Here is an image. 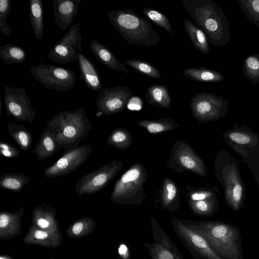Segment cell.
I'll list each match as a JSON object with an SVG mask.
<instances>
[{
  "label": "cell",
  "instance_id": "cell-1",
  "mask_svg": "<svg viewBox=\"0 0 259 259\" xmlns=\"http://www.w3.org/2000/svg\"><path fill=\"white\" fill-rule=\"evenodd\" d=\"M185 9L208 42L217 47L227 46L231 39L230 24L220 6L212 0H182Z\"/></svg>",
  "mask_w": 259,
  "mask_h": 259
},
{
  "label": "cell",
  "instance_id": "cell-2",
  "mask_svg": "<svg viewBox=\"0 0 259 259\" xmlns=\"http://www.w3.org/2000/svg\"><path fill=\"white\" fill-rule=\"evenodd\" d=\"M184 221L203 236L212 248L223 258H242L240 235L234 226L218 221Z\"/></svg>",
  "mask_w": 259,
  "mask_h": 259
},
{
  "label": "cell",
  "instance_id": "cell-3",
  "mask_svg": "<svg viewBox=\"0 0 259 259\" xmlns=\"http://www.w3.org/2000/svg\"><path fill=\"white\" fill-rule=\"evenodd\" d=\"M47 127L55 134L56 140L64 151L75 148L93 129L85 110H63L46 123Z\"/></svg>",
  "mask_w": 259,
  "mask_h": 259
},
{
  "label": "cell",
  "instance_id": "cell-4",
  "mask_svg": "<svg viewBox=\"0 0 259 259\" xmlns=\"http://www.w3.org/2000/svg\"><path fill=\"white\" fill-rule=\"evenodd\" d=\"M110 22L130 45L156 46L160 36L148 21L130 9H113L108 13Z\"/></svg>",
  "mask_w": 259,
  "mask_h": 259
},
{
  "label": "cell",
  "instance_id": "cell-5",
  "mask_svg": "<svg viewBox=\"0 0 259 259\" xmlns=\"http://www.w3.org/2000/svg\"><path fill=\"white\" fill-rule=\"evenodd\" d=\"M215 175L223 187L225 202L234 211L243 206L245 187L235 158L225 149L218 152L214 159Z\"/></svg>",
  "mask_w": 259,
  "mask_h": 259
},
{
  "label": "cell",
  "instance_id": "cell-6",
  "mask_svg": "<svg viewBox=\"0 0 259 259\" xmlns=\"http://www.w3.org/2000/svg\"><path fill=\"white\" fill-rule=\"evenodd\" d=\"M224 141L242 158L259 189V136L245 124H235L222 135Z\"/></svg>",
  "mask_w": 259,
  "mask_h": 259
},
{
  "label": "cell",
  "instance_id": "cell-7",
  "mask_svg": "<svg viewBox=\"0 0 259 259\" xmlns=\"http://www.w3.org/2000/svg\"><path fill=\"white\" fill-rule=\"evenodd\" d=\"M148 178L145 166L141 163H134L115 183L111 200L120 205L142 204L146 196L144 186Z\"/></svg>",
  "mask_w": 259,
  "mask_h": 259
},
{
  "label": "cell",
  "instance_id": "cell-8",
  "mask_svg": "<svg viewBox=\"0 0 259 259\" xmlns=\"http://www.w3.org/2000/svg\"><path fill=\"white\" fill-rule=\"evenodd\" d=\"M229 101L213 93H198L189 104L193 117L199 123L218 120L227 115Z\"/></svg>",
  "mask_w": 259,
  "mask_h": 259
},
{
  "label": "cell",
  "instance_id": "cell-9",
  "mask_svg": "<svg viewBox=\"0 0 259 259\" xmlns=\"http://www.w3.org/2000/svg\"><path fill=\"white\" fill-rule=\"evenodd\" d=\"M167 166L181 174L190 171L201 177L207 176V167L203 159L188 143L182 139L177 140L171 147Z\"/></svg>",
  "mask_w": 259,
  "mask_h": 259
},
{
  "label": "cell",
  "instance_id": "cell-10",
  "mask_svg": "<svg viewBox=\"0 0 259 259\" xmlns=\"http://www.w3.org/2000/svg\"><path fill=\"white\" fill-rule=\"evenodd\" d=\"M171 225L179 239L194 259H224L203 236L186 223L184 219L174 217Z\"/></svg>",
  "mask_w": 259,
  "mask_h": 259
},
{
  "label": "cell",
  "instance_id": "cell-11",
  "mask_svg": "<svg viewBox=\"0 0 259 259\" xmlns=\"http://www.w3.org/2000/svg\"><path fill=\"white\" fill-rule=\"evenodd\" d=\"M29 69L37 81L50 90L67 92L76 83L75 73L69 68L39 64Z\"/></svg>",
  "mask_w": 259,
  "mask_h": 259
},
{
  "label": "cell",
  "instance_id": "cell-12",
  "mask_svg": "<svg viewBox=\"0 0 259 259\" xmlns=\"http://www.w3.org/2000/svg\"><path fill=\"white\" fill-rule=\"evenodd\" d=\"M123 166L121 161L114 160L87 174L77 181L75 186L76 193L80 196L97 193L116 177Z\"/></svg>",
  "mask_w": 259,
  "mask_h": 259
},
{
  "label": "cell",
  "instance_id": "cell-13",
  "mask_svg": "<svg viewBox=\"0 0 259 259\" xmlns=\"http://www.w3.org/2000/svg\"><path fill=\"white\" fill-rule=\"evenodd\" d=\"M81 40V25L78 21L51 49L49 59L59 64L78 61L79 54L82 53Z\"/></svg>",
  "mask_w": 259,
  "mask_h": 259
},
{
  "label": "cell",
  "instance_id": "cell-14",
  "mask_svg": "<svg viewBox=\"0 0 259 259\" xmlns=\"http://www.w3.org/2000/svg\"><path fill=\"white\" fill-rule=\"evenodd\" d=\"M4 95L7 115L13 117L17 121L32 123L36 111L24 88L6 85Z\"/></svg>",
  "mask_w": 259,
  "mask_h": 259
},
{
  "label": "cell",
  "instance_id": "cell-15",
  "mask_svg": "<svg viewBox=\"0 0 259 259\" xmlns=\"http://www.w3.org/2000/svg\"><path fill=\"white\" fill-rule=\"evenodd\" d=\"M132 96V91L126 86L102 89L96 101L98 109L96 116H111L121 113L127 107Z\"/></svg>",
  "mask_w": 259,
  "mask_h": 259
},
{
  "label": "cell",
  "instance_id": "cell-16",
  "mask_svg": "<svg viewBox=\"0 0 259 259\" xmlns=\"http://www.w3.org/2000/svg\"><path fill=\"white\" fill-rule=\"evenodd\" d=\"M92 151L91 145L86 144L64 151L55 162L46 168L44 177L55 178L73 172L87 161Z\"/></svg>",
  "mask_w": 259,
  "mask_h": 259
},
{
  "label": "cell",
  "instance_id": "cell-17",
  "mask_svg": "<svg viewBox=\"0 0 259 259\" xmlns=\"http://www.w3.org/2000/svg\"><path fill=\"white\" fill-rule=\"evenodd\" d=\"M150 224L154 242H145L143 246L152 259H184L177 247L169 236L162 229L154 218L150 219Z\"/></svg>",
  "mask_w": 259,
  "mask_h": 259
},
{
  "label": "cell",
  "instance_id": "cell-18",
  "mask_svg": "<svg viewBox=\"0 0 259 259\" xmlns=\"http://www.w3.org/2000/svg\"><path fill=\"white\" fill-rule=\"evenodd\" d=\"M81 0H53L55 21L59 28L65 30L72 24Z\"/></svg>",
  "mask_w": 259,
  "mask_h": 259
},
{
  "label": "cell",
  "instance_id": "cell-19",
  "mask_svg": "<svg viewBox=\"0 0 259 259\" xmlns=\"http://www.w3.org/2000/svg\"><path fill=\"white\" fill-rule=\"evenodd\" d=\"M159 203L161 208L169 212L178 210L181 207L180 190L171 179L166 177L160 186Z\"/></svg>",
  "mask_w": 259,
  "mask_h": 259
},
{
  "label": "cell",
  "instance_id": "cell-20",
  "mask_svg": "<svg viewBox=\"0 0 259 259\" xmlns=\"http://www.w3.org/2000/svg\"><path fill=\"white\" fill-rule=\"evenodd\" d=\"M80 78L87 88L95 92L102 89V84L98 69L93 61L82 53L78 55V60Z\"/></svg>",
  "mask_w": 259,
  "mask_h": 259
},
{
  "label": "cell",
  "instance_id": "cell-21",
  "mask_svg": "<svg viewBox=\"0 0 259 259\" xmlns=\"http://www.w3.org/2000/svg\"><path fill=\"white\" fill-rule=\"evenodd\" d=\"M90 49L96 59L111 70L128 74L130 71L113 55L111 51L95 39L90 42Z\"/></svg>",
  "mask_w": 259,
  "mask_h": 259
},
{
  "label": "cell",
  "instance_id": "cell-22",
  "mask_svg": "<svg viewBox=\"0 0 259 259\" xmlns=\"http://www.w3.org/2000/svg\"><path fill=\"white\" fill-rule=\"evenodd\" d=\"M62 149L58 143L55 134L47 127L42 131L33 153L39 161L44 160Z\"/></svg>",
  "mask_w": 259,
  "mask_h": 259
},
{
  "label": "cell",
  "instance_id": "cell-23",
  "mask_svg": "<svg viewBox=\"0 0 259 259\" xmlns=\"http://www.w3.org/2000/svg\"><path fill=\"white\" fill-rule=\"evenodd\" d=\"M147 103L151 106L168 109L171 105L172 99L167 88L162 84H152L146 89Z\"/></svg>",
  "mask_w": 259,
  "mask_h": 259
},
{
  "label": "cell",
  "instance_id": "cell-24",
  "mask_svg": "<svg viewBox=\"0 0 259 259\" xmlns=\"http://www.w3.org/2000/svg\"><path fill=\"white\" fill-rule=\"evenodd\" d=\"M29 13L30 24L36 38H42L44 31V7L41 0H30Z\"/></svg>",
  "mask_w": 259,
  "mask_h": 259
},
{
  "label": "cell",
  "instance_id": "cell-25",
  "mask_svg": "<svg viewBox=\"0 0 259 259\" xmlns=\"http://www.w3.org/2000/svg\"><path fill=\"white\" fill-rule=\"evenodd\" d=\"M183 74L187 78L201 82H220L225 79L220 72L203 67L185 69Z\"/></svg>",
  "mask_w": 259,
  "mask_h": 259
},
{
  "label": "cell",
  "instance_id": "cell-26",
  "mask_svg": "<svg viewBox=\"0 0 259 259\" xmlns=\"http://www.w3.org/2000/svg\"><path fill=\"white\" fill-rule=\"evenodd\" d=\"M184 25L193 46L203 54L209 53L210 49L207 38L204 32L189 20L186 19Z\"/></svg>",
  "mask_w": 259,
  "mask_h": 259
},
{
  "label": "cell",
  "instance_id": "cell-27",
  "mask_svg": "<svg viewBox=\"0 0 259 259\" xmlns=\"http://www.w3.org/2000/svg\"><path fill=\"white\" fill-rule=\"evenodd\" d=\"M8 131L11 138L25 152L30 149L33 138L30 132L23 124L9 122Z\"/></svg>",
  "mask_w": 259,
  "mask_h": 259
},
{
  "label": "cell",
  "instance_id": "cell-28",
  "mask_svg": "<svg viewBox=\"0 0 259 259\" xmlns=\"http://www.w3.org/2000/svg\"><path fill=\"white\" fill-rule=\"evenodd\" d=\"M137 125L152 134L168 132L180 126L175 119L169 117L156 120L143 119L138 121Z\"/></svg>",
  "mask_w": 259,
  "mask_h": 259
},
{
  "label": "cell",
  "instance_id": "cell-29",
  "mask_svg": "<svg viewBox=\"0 0 259 259\" xmlns=\"http://www.w3.org/2000/svg\"><path fill=\"white\" fill-rule=\"evenodd\" d=\"M30 181L29 176L23 174L9 172L0 177V188L15 192H20Z\"/></svg>",
  "mask_w": 259,
  "mask_h": 259
},
{
  "label": "cell",
  "instance_id": "cell-30",
  "mask_svg": "<svg viewBox=\"0 0 259 259\" xmlns=\"http://www.w3.org/2000/svg\"><path fill=\"white\" fill-rule=\"evenodd\" d=\"M187 202L193 213L201 217L212 216L219 206L218 194L204 200Z\"/></svg>",
  "mask_w": 259,
  "mask_h": 259
},
{
  "label": "cell",
  "instance_id": "cell-31",
  "mask_svg": "<svg viewBox=\"0 0 259 259\" xmlns=\"http://www.w3.org/2000/svg\"><path fill=\"white\" fill-rule=\"evenodd\" d=\"M26 56L25 50L20 46L9 44L0 47V58L7 65L22 63Z\"/></svg>",
  "mask_w": 259,
  "mask_h": 259
},
{
  "label": "cell",
  "instance_id": "cell-32",
  "mask_svg": "<svg viewBox=\"0 0 259 259\" xmlns=\"http://www.w3.org/2000/svg\"><path fill=\"white\" fill-rule=\"evenodd\" d=\"M133 136L129 131L118 127L114 130L107 139L106 143L119 150L128 148L133 143Z\"/></svg>",
  "mask_w": 259,
  "mask_h": 259
},
{
  "label": "cell",
  "instance_id": "cell-33",
  "mask_svg": "<svg viewBox=\"0 0 259 259\" xmlns=\"http://www.w3.org/2000/svg\"><path fill=\"white\" fill-rule=\"evenodd\" d=\"M242 71L252 85L259 82V53L249 55L244 58Z\"/></svg>",
  "mask_w": 259,
  "mask_h": 259
},
{
  "label": "cell",
  "instance_id": "cell-34",
  "mask_svg": "<svg viewBox=\"0 0 259 259\" xmlns=\"http://www.w3.org/2000/svg\"><path fill=\"white\" fill-rule=\"evenodd\" d=\"M124 64L147 77L157 79L161 77V74L157 68L145 60L128 59L125 61Z\"/></svg>",
  "mask_w": 259,
  "mask_h": 259
},
{
  "label": "cell",
  "instance_id": "cell-35",
  "mask_svg": "<svg viewBox=\"0 0 259 259\" xmlns=\"http://www.w3.org/2000/svg\"><path fill=\"white\" fill-rule=\"evenodd\" d=\"M187 201H196L204 200L220 194L217 187L210 188H194L190 185L186 186Z\"/></svg>",
  "mask_w": 259,
  "mask_h": 259
},
{
  "label": "cell",
  "instance_id": "cell-36",
  "mask_svg": "<svg viewBox=\"0 0 259 259\" xmlns=\"http://www.w3.org/2000/svg\"><path fill=\"white\" fill-rule=\"evenodd\" d=\"M246 18L259 27V0H238Z\"/></svg>",
  "mask_w": 259,
  "mask_h": 259
},
{
  "label": "cell",
  "instance_id": "cell-37",
  "mask_svg": "<svg viewBox=\"0 0 259 259\" xmlns=\"http://www.w3.org/2000/svg\"><path fill=\"white\" fill-rule=\"evenodd\" d=\"M142 12L155 24L165 29L170 34H172L171 26L169 20L164 14L153 9L147 7L143 8Z\"/></svg>",
  "mask_w": 259,
  "mask_h": 259
},
{
  "label": "cell",
  "instance_id": "cell-38",
  "mask_svg": "<svg viewBox=\"0 0 259 259\" xmlns=\"http://www.w3.org/2000/svg\"><path fill=\"white\" fill-rule=\"evenodd\" d=\"M11 6V1H0V32L7 36H10L12 32L11 28L7 24V18L10 13Z\"/></svg>",
  "mask_w": 259,
  "mask_h": 259
},
{
  "label": "cell",
  "instance_id": "cell-39",
  "mask_svg": "<svg viewBox=\"0 0 259 259\" xmlns=\"http://www.w3.org/2000/svg\"><path fill=\"white\" fill-rule=\"evenodd\" d=\"M0 154L8 158H14L20 154V150L13 145L3 141L0 142Z\"/></svg>",
  "mask_w": 259,
  "mask_h": 259
},
{
  "label": "cell",
  "instance_id": "cell-40",
  "mask_svg": "<svg viewBox=\"0 0 259 259\" xmlns=\"http://www.w3.org/2000/svg\"><path fill=\"white\" fill-rule=\"evenodd\" d=\"M9 223V217L8 214L2 213L0 214V227L5 228Z\"/></svg>",
  "mask_w": 259,
  "mask_h": 259
},
{
  "label": "cell",
  "instance_id": "cell-41",
  "mask_svg": "<svg viewBox=\"0 0 259 259\" xmlns=\"http://www.w3.org/2000/svg\"><path fill=\"white\" fill-rule=\"evenodd\" d=\"M82 228L83 225L82 223H76L72 227V232L74 234L78 235L81 232Z\"/></svg>",
  "mask_w": 259,
  "mask_h": 259
},
{
  "label": "cell",
  "instance_id": "cell-42",
  "mask_svg": "<svg viewBox=\"0 0 259 259\" xmlns=\"http://www.w3.org/2000/svg\"><path fill=\"white\" fill-rule=\"evenodd\" d=\"M48 236V233L44 231L37 230L34 233V237L37 239H45Z\"/></svg>",
  "mask_w": 259,
  "mask_h": 259
},
{
  "label": "cell",
  "instance_id": "cell-43",
  "mask_svg": "<svg viewBox=\"0 0 259 259\" xmlns=\"http://www.w3.org/2000/svg\"><path fill=\"white\" fill-rule=\"evenodd\" d=\"M37 224L42 228H46L49 225V222L47 220L42 218L39 219L37 221Z\"/></svg>",
  "mask_w": 259,
  "mask_h": 259
},
{
  "label": "cell",
  "instance_id": "cell-44",
  "mask_svg": "<svg viewBox=\"0 0 259 259\" xmlns=\"http://www.w3.org/2000/svg\"><path fill=\"white\" fill-rule=\"evenodd\" d=\"M127 249L125 245L122 244L118 249V252L120 254H124L126 253Z\"/></svg>",
  "mask_w": 259,
  "mask_h": 259
},
{
  "label": "cell",
  "instance_id": "cell-45",
  "mask_svg": "<svg viewBox=\"0 0 259 259\" xmlns=\"http://www.w3.org/2000/svg\"><path fill=\"white\" fill-rule=\"evenodd\" d=\"M0 259H5V258H2V257H1V258H0Z\"/></svg>",
  "mask_w": 259,
  "mask_h": 259
}]
</instances>
